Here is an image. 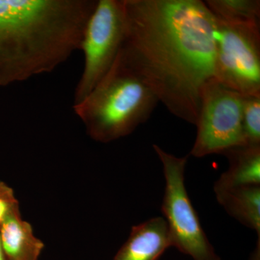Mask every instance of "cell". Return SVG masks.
I'll list each match as a JSON object with an SVG mask.
<instances>
[{"mask_svg": "<svg viewBox=\"0 0 260 260\" xmlns=\"http://www.w3.org/2000/svg\"><path fill=\"white\" fill-rule=\"evenodd\" d=\"M120 50L168 110L196 125L215 78L213 14L201 0H124Z\"/></svg>", "mask_w": 260, "mask_h": 260, "instance_id": "obj_1", "label": "cell"}, {"mask_svg": "<svg viewBox=\"0 0 260 260\" xmlns=\"http://www.w3.org/2000/svg\"><path fill=\"white\" fill-rule=\"evenodd\" d=\"M97 0H0V86L50 73L80 49Z\"/></svg>", "mask_w": 260, "mask_h": 260, "instance_id": "obj_2", "label": "cell"}, {"mask_svg": "<svg viewBox=\"0 0 260 260\" xmlns=\"http://www.w3.org/2000/svg\"><path fill=\"white\" fill-rule=\"evenodd\" d=\"M158 102L119 51L107 74L73 109L89 136L107 143L133 133L148 120Z\"/></svg>", "mask_w": 260, "mask_h": 260, "instance_id": "obj_3", "label": "cell"}, {"mask_svg": "<svg viewBox=\"0 0 260 260\" xmlns=\"http://www.w3.org/2000/svg\"><path fill=\"white\" fill-rule=\"evenodd\" d=\"M162 162L165 191L161 206L172 247L193 260H220L200 223L186 191L184 173L188 155L177 157L153 145Z\"/></svg>", "mask_w": 260, "mask_h": 260, "instance_id": "obj_4", "label": "cell"}, {"mask_svg": "<svg viewBox=\"0 0 260 260\" xmlns=\"http://www.w3.org/2000/svg\"><path fill=\"white\" fill-rule=\"evenodd\" d=\"M213 16L214 77L241 95H260L259 24L229 23Z\"/></svg>", "mask_w": 260, "mask_h": 260, "instance_id": "obj_5", "label": "cell"}, {"mask_svg": "<svg viewBox=\"0 0 260 260\" xmlns=\"http://www.w3.org/2000/svg\"><path fill=\"white\" fill-rule=\"evenodd\" d=\"M125 34L124 0H99L89 19L80 49L85 56L74 105L83 102L112 68Z\"/></svg>", "mask_w": 260, "mask_h": 260, "instance_id": "obj_6", "label": "cell"}, {"mask_svg": "<svg viewBox=\"0 0 260 260\" xmlns=\"http://www.w3.org/2000/svg\"><path fill=\"white\" fill-rule=\"evenodd\" d=\"M242 98L215 78L202 93L196 140L190 154L203 158L246 145L242 125Z\"/></svg>", "mask_w": 260, "mask_h": 260, "instance_id": "obj_7", "label": "cell"}, {"mask_svg": "<svg viewBox=\"0 0 260 260\" xmlns=\"http://www.w3.org/2000/svg\"><path fill=\"white\" fill-rule=\"evenodd\" d=\"M169 247L172 244L167 221L155 217L132 228L113 260H158Z\"/></svg>", "mask_w": 260, "mask_h": 260, "instance_id": "obj_8", "label": "cell"}, {"mask_svg": "<svg viewBox=\"0 0 260 260\" xmlns=\"http://www.w3.org/2000/svg\"><path fill=\"white\" fill-rule=\"evenodd\" d=\"M229 169L215 183L214 191L260 185V145H242L224 150Z\"/></svg>", "mask_w": 260, "mask_h": 260, "instance_id": "obj_9", "label": "cell"}, {"mask_svg": "<svg viewBox=\"0 0 260 260\" xmlns=\"http://www.w3.org/2000/svg\"><path fill=\"white\" fill-rule=\"evenodd\" d=\"M0 243L8 260H39L44 244L20 212L12 214L0 226Z\"/></svg>", "mask_w": 260, "mask_h": 260, "instance_id": "obj_10", "label": "cell"}, {"mask_svg": "<svg viewBox=\"0 0 260 260\" xmlns=\"http://www.w3.org/2000/svg\"><path fill=\"white\" fill-rule=\"evenodd\" d=\"M215 194L229 215L254 231L260 239V185L222 189Z\"/></svg>", "mask_w": 260, "mask_h": 260, "instance_id": "obj_11", "label": "cell"}, {"mask_svg": "<svg viewBox=\"0 0 260 260\" xmlns=\"http://www.w3.org/2000/svg\"><path fill=\"white\" fill-rule=\"evenodd\" d=\"M205 3L214 15L224 21L259 24V0H207Z\"/></svg>", "mask_w": 260, "mask_h": 260, "instance_id": "obj_12", "label": "cell"}, {"mask_svg": "<svg viewBox=\"0 0 260 260\" xmlns=\"http://www.w3.org/2000/svg\"><path fill=\"white\" fill-rule=\"evenodd\" d=\"M242 125L246 145H260V95H243Z\"/></svg>", "mask_w": 260, "mask_h": 260, "instance_id": "obj_13", "label": "cell"}, {"mask_svg": "<svg viewBox=\"0 0 260 260\" xmlns=\"http://www.w3.org/2000/svg\"><path fill=\"white\" fill-rule=\"evenodd\" d=\"M18 211H20V205L14 190L0 181V226L12 214Z\"/></svg>", "mask_w": 260, "mask_h": 260, "instance_id": "obj_14", "label": "cell"}, {"mask_svg": "<svg viewBox=\"0 0 260 260\" xmlns=\"http://www.w3.org/2000/svg\"><path fill=\"white\" fill-rule=\"evenodd\" d=\"M250 260H260V239H258L255 249L251 254Z\"/></svg>", "mask_w": 260, "mask_h": 260, "instance_id": "obj_15", "label": "cell"}, {"mask_svg": "<svg viewBox=\"0 0 260 260\" xmlns=\"http://www.w3.org/2000/svg\"><path fill=\"white\" fill-rule=\"evenodd\" d=\"M0 260H8L6 256L5 255L3 248H2L1 243H0Z\"/></svg>", "mask_w": 260, "mask_h": 260, "instance_id": "obj_16", "label": "cell"}]
</instances>
